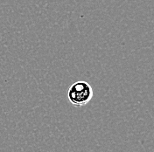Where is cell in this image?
Listing matches in <instances>:
<instances>
[{"mask_svg":"<svg viewBox=\"0 0 154 152\" xmlns=\"http://www.w3.org/2000/svg\"><path fill=\"white\" fill-rule=\"evenodd\" d=\"M94 91L91 85L84 81H79L69 87L67 90V99L75 107H83L92 100Z\"/></svg>","mask_w":154,"mask_h":152,"instance_id":"cell-1","label":"cell"}]
</instances>
